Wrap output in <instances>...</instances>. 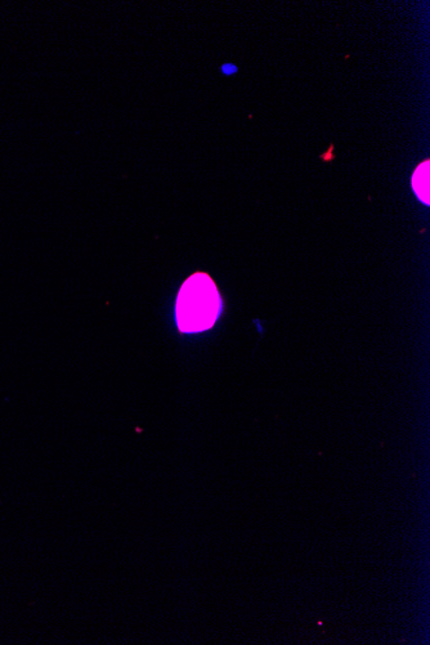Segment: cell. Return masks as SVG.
<instances>
[{"mask_svg": "<svg viewBox=\"0 0 430 645\" xmlns=\"http://www.w3.org/2000/svg\"><path fill=\"white\" fill-rule=\"evenodd\" d=\"M222 299L212 277L196 272L181 287L175 302V322L181 332L197 334L214 326Z\"/></svg>", "mask_w": 430, "mask_h": 645, "instance_id": "6da1fadb", "label": "cell"}, {"mask_svg": "<svg viewBox=\"0 0 430 645\" xmlns=\"http://www.w3.org/2000/svg\"><path fill=\"white\" fill-rule=\"evenodd\" d=\"M429 160L421 163L411 178V185L421 203L429 205Z\"/></svg>", "mask_w": 430, "mask_h": 645, "instance_id": "7a4b0ae2", "label": "cell"}]
</instances>
